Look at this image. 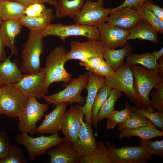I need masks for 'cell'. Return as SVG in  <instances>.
I'll return each mask as SVG.
<instances>
[{"instance_id": "cell-35", "label": "cell", "mask_w": 163, "mask_h": 163, "mask_svg": "<svg viewBox=\"0 0 163 163\" xmlns=\"http://www.w3.org/2000/svg\"><path fill=\"white\" fill-rule=\"evenodd\" d=\"M122 95V92L116 89H112L107 99L98 113L97 117L98 122L107 118L110 113L115 110V104Z\"/></svg>"}, {"instance_id": "cell-32", "label": "cell", "mask_w": 163, "mask_h": 163, "mask_svg": "<svg viewBox=\"0 0 163 163\" xmlns=\"http://www.w3.org/2000/svg\"><path fill=\"white\" fill-rule=\"evenodd\" d=\"M112 88L105 85L98 91L92 105L91 122L97 130L98 122L97 117L99 111L107 99Z\"/></svg>"}, {"instance_id": "cell-47", "label": "cell", "mask_w": 163, "mask_h": 163, "mask_svg": "<svg viewBox=\"0 0 163 163\" xmlns=\"http://www.w3.org/2000/svg\"><path fill=\"white\" fill-rule=\"evenodd\" d=\"M151 54L157 61L160 59L163 55V48L158 51H154Z\"/></svg>"}, {"instance_id": "cell-22", "label": "cell", "mask_w": 163, "mask_h": 163, "mask_svg": "<svg viewBox=\"0 0 163 163\" xmlns=\"http://www.w3.org/2000/svg\"><path fill=\"white\" fill-rule=\"evenodd\" d=\"M12 55L0 62V87L16 83L24 75L16 63L11 61Z\"/></svg>"}, {"instance_id": "cell-41", "label": "cell", "mask_w": 163, "mask_h": 163, "mask_svg": "<svg viewBox=\"0 0 163 163\" xmlns=\"http://www.w3.org/2000/svg\"><path fill=\"white\" fill-rule=\"evenodd\" d=\"M47 8L43 3H35L27 7L24 15L30 17L40 16L46 12Z\"/></svg>"}, {"instance_id": "cell-40", "label": "cell", "mask_w": 163, "mask_h": 163, "mask_svg": "<svg viewBox=\"0 0 163 163\" xmlns=\"http://www.w3.org/2000/svg\"><path fill=\"white\" fill-rule=\"evenodd\" d=\"M154 88L155 90L152 93L150 100L151 106L153 109L163 111V82Z\"/></svg>"}, {"instance_id": "cell-11", "label": "cell", "mask_w": 163, "mask_h": 163, "mask_svg": "<svg viewBox=\"0 0 163 163\" xmlns=\"http://www.w3.org/2000/svg\"><path fill=\"white\" fill-rule=\"evenodd\" d=\"M106 148L112 163H147L152 159L151 155L140 146L117 148L108 143Z\"/></svg>"}, {"instance_id": "cell-21", "label": "cell", "mask_w": 163, "mask_h": 163, "mask_svg": "<svg viewBox=\"0 0 163 163\" xmlns=\"http://www.w3.org/2000/svg\"><path fill=\"white\" fill-rule=\"evenodd\" d=\"M21 27V25L16 20L2 21L0 25V36L4 45L11 50L12 54L16 56L17 52L15 39L20 33Z\"/></svg>"}, {"instance_id": "cell-29", "label": "cell", "mask_w": 163, "mask_h": 163, "mask_svg": "<svg viewBox=\"0 0 163 163\" xmlns=\"http://www.w3.org/2000/svg\"><path fill=\"white\" fill-rule=\"evenodd\" d=\"M136 136L142 140H149L154 138L163 136V131L157 130L156 128L147 126L131 129H123L119 135V138L121 139L124 137L129 138Z\"/></svg>"}, {"instance_id": "cell-5", "label": "cell", "mask_w": 163, "mask_h": 163, "mask_svg": "<svg viewBox=\"0 0 163 163\" xmlns=\"http://www.w3.org/2000/svg\"><path fill=\"white\" fill-rule=\"evenodd\" d=\"M41 32L44 37L48 36H56L63 42L71 36H81L86 37L88 40H100L97 27L76 24L71 25L50 24L42 30Z\"/></svg>"}, {"instance_id": "cell-3", "label": "cell", "mask_w": 163, "mask_h": 163, "mask_svg": "<svg viewBox=\"0 0 163 163\" xmlns=\"http://www.w3.org/2000/svg\"><path fill=\"white\" fill-rule=\"evenodd\" d=\"M42 30L30 31L21 55V68L24 75L35 74L41 70L40 56L44 50Z\"/></svg>"}, {"instance_id": "cell-30", "label": "cell", "mask_w": 163, "mask_h": 163, "mask_svg": "<svg viewBox=\"0 0 163 163\" xmlns=\"http://www.w3.org/2000/svg\"><path fill=\"white\" fill-rule=\"evenodd\" d=\"M85 66L88 71L104 78L111 76L114 71L103 58L100 57L88 59L86 62Z\"/></svg>"}, {"instance_id": "cell-25", "label": "cell", "mask_w": 163, "mask_h": 163, "mask_svg": "<svg viewBox=\"0 0 163 163\" xmlns=\"http://www.w3.org/2000/svg\"><path fill=\"white\" fill-rule=\"evenodd\" d=\"M53 10L47 8L42 15L36 17H30L23 15L18 20L22 26L27 27L30 31H36L44 29L51 24L54 18Z\"/></svg>"}, {"instance_id": "cell-14", "label": "cell", "mask_w": 163, "mask_h": 163, "mask_svg": "<svg viewBox=\"0 0 163 163\" xmlns=\"http://www.w3.org/2000/svg\"><path fill=\"white\" fill-rule=\"evenodd\" d=\"M100 35L99 40L104 48L116 49L123 47L126 44L129 31L106 22L100 24L97 27Z\"/></svg>"}, {"instance_id": "cell-36", "label": "cell", "mask_w": 163, "mask_h": 163, "mask_svg": "<svg viewBox=\"0 0 163 163\" xmlns=\"http://www.w3.org/2000/svg\"><path fill=\"white\" fill-rule=\"evenodd\" d=\"M130 107V106L126 101L124 109L120 111L114 110L112 111L107 118V128L114 129L117 125L129 119L132 112Z\"/></svg>"}, {"instance_id": "cell-28", "label": "cell", "mask_w": 163, "mask_h": 163, "mask_svg": "<svg viewBox=\"0 0 163 163\" xmlns=\"http://www.w3.org/2000/svg\"><path fill=\"white\" fill-rule=\"evenodd\" d=\"M131 48L127 45L118 49L105 48L103 58L115 71L121 67L125 58L131 54Z\"/></svg>"}, {"instance_id": "cell-18", "label": "cell", "mask_w": 163, "mask_h": 163, "mask_svg": "<svg viewBox=\"0 0 163 163\" xmlns=\"http://www.w3.org/2000/svg\"><path fill=\"white\" fill-rule=\"evenodd\" d=\"M88 78L85 88L87 91L85 103L81 108L85 117V122L91 126V110L93 104L99 90L106 85L104 77L91 72H88Z\"/></svg>"}, {"instance_id": "cell-24", "label": "cell", "mask_w": 163, "mask_h": 163, "mask_svg": "<svg viewBox=\"0 0 163 163\" xmlns=\"http://www.w3.org/2000/svg\"><path fill=\"white\" fill-rule=\"evenodd\" d=\"M128 30L129 34L128 40L139 39L150 41L154 43H157L158 42L157 33L143 19H141Z\"/></svg>"}, {"instance_id": "cell-48", "label": "cell", "mask_w": 163, "mask_h": 163, "mask_svg": "<svg viewBox=\"0 0 163 163\" xmlns=\"http://www.w3.org/2000/svg\"><path fill=\"white\" fill-rule=\"evenodd\" d=\"M11 0H0V1H9Z\"/></svg>"}, {"instance_id": "cell-33", "label": "cell", "mask_w": 163, "mask_h": 163, "mask_svg": "<svg viewBox=\"0 0 163 163\" xmlns=\"http://www.w3.org/2000/svg\"><path fill=\"white\" fill-rule=\"evenodd\" d=\"M118 125V129L120 131L125 129L143 126H149L156 128L155 125L148 119L132 111L130 117Z\"/></svg>"}, {"instance_id": "cell-38", "label": "cell", "mask_w": 163, "mask_h": 163, "mask_svg": "<svg viewBox=\"0 0 163 163\" xmlns=\"http://www.w3.org/2000/svg\"><path fill=\"white\" fill-rule=\"evenodd\" d=\"M140 146L143 148L150 155H155L163 157V140L153 141L142 140L139 142Z\"/></svg>"}, {"instance_id": "cell-42", "label": "cell", "mask_w": 163, "mask_h": 163, "mask_svg": "<svg viewBox=\"0 0 163 163\" xmlns=\"http://www.w3.org/2000/svg\"><path fill=\"white\" fill-rule=\"evenodd\" d=\"M11 145L9 141L6 133L4 131L0 132V160L6 157Z\"/></svg>"}, {"instance_id": "cell-23", "label": "cell", "mask_w": 163, "mask_h": 163, "mask_svg": "<svg viewBox=\"0 0 163 163\" xmlns=\"http://www.w3.org/2000/svg\"><path fill=\"white\" fill-rule=\"evenodd\" d=\"M85 0H58L54 5L56 17H66L73 20L79 13Z\"/></svg>"}, {"instance_id": "cell-8", "label": "cell", "mask_w": 163, "mask_h": 163, "mask_svg": "<svg viewBox=\"0 0 163 163\" xmlns=\"http://www.w3.org/2000/svg\"><path fill=\"white\" fill-rule=\"evenodd\" d=\"M49 104L39 103L35 97L28 99L25 107L18 117L20 131L31 135L35 134L37 123L49 110Z\"/></svg>"}, {"instance_id": "cell-43", "label": "cell", "mask_w": 163, "mask_h": 163, "mask_svg": "<svg viewBox=\"0 0 163 163\" xmlns=\"http://www.w3.org/2000/svg\"><path fill=\"white\" fill-rule=\"evenodd\" d=\"M148 0H125L117 7L112 8L111 12L117 9L124 7H129L136 9L142 5Z\"/></svg>"}, {"instance_id": "cell-16", "label": "cell", "mask_w": 163, "mask_h": 163, "mask_svg": "<svg viewBox=\"0 0 163 163\" xmlns=\"http://www.w3.org/2000/svg\"><path fill=\"white\" fill-rule=\"evenodd\" d=\"M73 144L80 157L91 155L97 149V142L93 136L91 126L84 122L83 119L77 138Z\"/></svg>"}, {"instance_id": "cell-26", "label": "cell", "mask_w": 163, "mask_h": 163, "mask_svg": "<svg viewBox=\"0 0 163 163\" xmlns=\"http://www.w3.org/2000/svg\"><path fill=\"white\" fill-rule=\"evenodd\" d=\"M27 7L16 1H0V19L2 21H18L24 15Z\"/></svg>"}, {"instance_id": "cell-27", "label": "cell", "mask_w": 163, "mask_h": 163, "mask_svg": "<svg viewBox=\"0 0 163 163\" xmlns=\"http://www.w3.org/2000/svg\"><path fill=\"white\" fill-rule=\"evenodd\" d=\"M125 63L129 66L140 64L149 69H157L163 74V59L159 63H158L151 53L149 52L142 54H131L127 56Z\"/></svg>"}, {"instance_id": "cell-9", "label": "cell", "mask_w": 163, "mask_h": 163, "mask_svg": "<svg viewBox=\"0 0 163 163\" xmlns=\"http://www.w3.org/2000/svg\"><path fill=\"white\" fill-rule=\"evenodd\" d=\"M104 78L106 85L123 92L136 105L142 107L134 89L133 74L129 66L124 63L111 76Z\"/></svg>"}, {"instance_id": "cell-2", "label": "cell", "mask_w": 163, "mask_h": 163, "mask_svg": "<svg viewBox=\"0 0 163 163\" xmlns=\"http://www.w3.org/2000/svg\"><path fill=\"white\" fill-rule=\"evenodd\" d=\"M67 52L63 45L54 47L49 53L45 60L43 68L45 72V88L46 92L50 85L54 82H63L68 84L72 75L68 72L64 65L68 61Z\"/></svg>"}, {"instance_id": "cell-12", "label": "cell", "mask_w": 163, "mask_h": 163, "mask_svg": "<svg viewBox=\"0 0 163 163\" xmlns=\"http://www.w3.org/2000/svg\"><path fill=\"white\" fill-rule=\"evenodd\" d=\"M45 72L43 69L35 74L24 75L12 84L26 98H41L47 93L45 88Z\"/></svg>"}, {"instance_id": "cell-20", "label": "cell", "mask_w": 163, "mask_h": 163, "mask_svg": "<svg viewBox=\"0 0 163 163\" xmlns=\"http://www.w3.org/2000/svg\"><path fill=\"white\" fill-rule=\"evenodd\" d=\"M141 19V17L136 9L126 7L111 12L105 22L110 24L129 30Z\"/></svg>"}, {"instance_id": "cell-46", "label": "cell", "mask_w": 163, "mask_h": 163, "mask_svg": "<svg viewBox=\"0 0 163 163\" xmlns=\"http://www.w3.org/2000/svg\"><path fill=\"white\" fill-rule=\"evenodd\" d=\"M2 22V21L0 19V25ZM5 47L0 36V62L4 60L6 58Z\"/></svg>"}, {"instance_id": "cell-34", "label": "cell", "mask_w": 163, "mask_h": 163, "mask_svg": "<svg viewBox=\"0 0 163 163\" xmlns=\"http://www.w3.org/2000/svg\"><path fill=\"white\" fill-rule=\"evenodd\" d=\"M138 11L141 19L148 23L157 33H163V21L143 5L136 8Z\"/></svg>"}, {"instance_id": "cell-15", "label": "cell", "mask_w": 163, "mask_h": 163, "mask_svg": "<svg viewBox=\"0 0 163 163\" xmlns=\"http://www.w3.org/2000/svg\"><path fill=\"white\" fill-rule=\"evenodd\" d=\"M82 105L71 104L70 108L66 111L63 119L61 131L66 139L73 144L75 142L79 131L81 120L84 113Z\"/></svg>"}, {"instance_id": "cell-19", "label": "cell", "mask_w": 163, "mask_h": 163, "mask_svg": "<svg viewBox=\"0 0 163 163\" xmlns=\"http://www.w3.org/2000/svg\"><path fill=\"white\" fill-rule=\"evenodd\" d=\"M55 147L45 153L50 157L49 163H79L80 157L74 149L73 144L69 141L66 139Z\"/></svg>"}, {"instance_id": "cell-37", "label": "cell", "mask_w": 163, "mask_h": 163, "mask_svg": "<svg viewBox=\"0 0 163 163\" xmlns=\"http://www.w3.org/2000/svg\"><path fill=\"white\" fill-rule=\"evenodd\" d=\"M132 111L146 118L152 122L156 126L159 127L161 131L163 130V111H151L147 110L144 107L139 109L136 107H130Z\"/></svg>"}, {"instance_id": "cell-6", "label": "cell", "mask_w": 163, "mask_h": 163, "mask_svg": "<svg viewBox=\"0 0 163 163\" xmlns=\"http://www.w3.org/2000/svg\"><path fill=\"white\" fill-rule=\"evenodd\" d=\"M28 99L12 84L0 87V113L18 117L25 107Z\"/></svg>"}, {"instance_id": "cell-31", "label": "cell", "mask_w": 163, "mask_h": 163, "mask_svg": "<svg viewBox=\"0 0 163 163\" xmlns=\"http://www.w3.org/2000/svg\"><path fill=\"white\" fill-rule=\"evenodd\" d=\"M79 163H112L104 143L97 142V149L92 154L80 157Z\"/></svg>"}, {"instance_id": "cell-45", "label": "cell", "mask_w": 163, "mask_h": 163, "mask_svg": "<svg viewBox=\"0 0 163 163\" xmlns=\"http://www.w3.org/2000/svg\"><path fill=\"white\" fill-rule=\"evenodd\" d=\"M20 2L27 6L29 5L35 3H47L50 5H54L56 3L57 0H12Z\"/></svg>"}, {"instance_id": "cell-13", "label": "cell", "mask_w": 163, "mask_h": 163, "mask_svg": "<svg viewBox=\"0 0 163 163\" xmlns=\"http://www.w3.org/2000/svg\"><path fill=\"white\" fill-rule=\"evenodd\" d=\"M70 46V49L67 54L68 61L76 59L82 62L95 57L103 58L105 48L99 40L71 41Z\"/></svg>"}, {"instance_id": "cell-1", "label": "cell", "mask_w": 163, "mask_h": 163, "mask_svg": "<svg viewBox=\"0 0 163 163\" xmlns=\"http://www.w3.org/2000/svg\"><path fill=\"white\" fill-rule=\"evenodd\" d=\"M133 75L134 87L142 107L153 110L149 97L153 88L163 82V74L157 69L150 70L136 65L130 66Z\"/></svg>"}, {"instance_id": "cell-39", "label": "cell", "mask_w": 163, "mask_h": 163, "mask_svg": "<svg viewBox=\"0 0 163 163\" xmlns=\"http://www.w3.org/2000/svg\"><path fill=\"white\" fill-rule=\"evenodd\" d=\"M27 161L22 150L15 146H11L6 157L0 160V163H25Z\"/></svg>"}, {"instance_id": "cell-44", "label": "cell", "mask_w": 163, "mask_h": 163, "mask_svg": "<svg viewBox=\"0 0 163 163\" xmlns=\"http://www.w3.org/2000/svg\"><path fill=\"white\" fill-rule=\"evenodd\" d=\"M147 8L152 11L155 15L163 21V9L160 6L153 4L148 0L142 4Z\"/></svg>"}, {"instance_id": "cell-4", "label": "cell", "mask_w": 163, "mask_h": 163, "mask_svg": "<svg viewBox=\"0 0 163 163\" xmlns=\"http://www.w3.org/2000/svg\"><path fill=\"white\" fill-rule=\"evenodd\" d=\"M88 78V72L80 75L78 77L71 79L65 88L58 92L43 97L47 103L56 106L59 104L75 103L82 105L84 104L85 98L81 95L85 88Z\"/></svg>"}, {"instance_id": "cell-10", "label": "cell", "mask_w": 163, "mask_h": 163, "mask_svg": "<svg viewBox=\"0 0 163 163\" xmlns=\"http://www.w3.org/2000/svg\"><path fill=\"white\" fill-rule=\"evenodd\" d=\"M104 5L103 0L85 1L79 13L74 19L75 24L97 27L105 22L111 13L112 8H104Z\"/></svg>"}, {"instance_id": "cell-7", "label": "cell", "mask_w": 163, "mask_h": 163, "mask_svg": "<svg viewBox=\"0 0 163 163\" xmlns=\"http://www.w3.org/2000/svg\"><path fill=\"white\" fill-rule=\"evenodd\" d=\"M16 139L18 143L26 149L29 159L32 160L66 139L65 137H59L58 133L48 136L42 135L34 137L27 133L23 132L17 136Z\"/></svg>"}, {"instance_id": "cell-17", "label": "cell", "mask_w": 163, "mask_h": 163, "mask_svg": "<svg viewBox=\"0 0 163 163\" xmlns=\"http://www.w3.org/2000/svg\"><path fill=\"white\" fill-rule=\"evenodd\" d=\"M68 105L67 103L58 104L52 112L45 115L43 122L37 127L36 133L39 134L53 135L60 131Z\"/></svg>"}]
</instances>
